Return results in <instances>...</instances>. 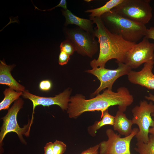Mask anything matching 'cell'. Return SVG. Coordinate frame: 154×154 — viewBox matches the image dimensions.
<instances>
[{"mask_svg": "<svg viewBox=\"0 0 154 154\" xmlns=\"http://www.w3.org/2000/svg\"><path fill=\"white\" fill-rule=\"evenodd\" d=\"M133 100L132 95L125 87L119 88L117 92L107 89L90 99H86L80 94L71 97L67 112L70 118H76L85 112L95 111H100L101 116L104 111L114 106H118V110L124 112Z\"/></svg>", "mask_w": 154, "mask_h": 154, "instance_id": "1", "label": "cell"}, {"mask_svg": "<svg viewBox=\"0 0 154 154\" xmlns=\"http://www.w3.org/2000/svg\"><path fill=\"white\" fill-rule=\"evenodd\" d=\"M89 18L96 25L94 35L100 45L97 59H94L90 63L92 68L105 67L106 62L112 59L116 60L117 63H124L127 53L136 43L127 41L121 36L111 32L105 27L101 17Z\"/></svg>", "mask_w": 154, "mask_h": 154, "instance_id": "2", "label": "cell"}, {"mask_svg": "<svg viewBox=\"0 0 154 154\" xmlns=\"http://www.w3.org/2000/svg\"><path fill=\"white\" fill-rule=\"evenodd\" d=\"M101 18L110 31L129 42L137 43L145 35L147 28L145 25L125 18L112 10L103 14Z\"/></svg>", "mask_w": 154, "mask_h": 154, "instance_id": "3", "label": "cell"}, {"mask_svg": "<svg viewBox=\"0 0 154 154\" xmlns=\"http://www.w3.org/2000/svg\"><path fill=\"white\" fill-rule=\"evenodd\" d=\"M23 104L24 101L22 99L19 98L15 101L11 107L8 110L6 115L1 118L3 123L0 132V154H2L4 152L2 147L3 140L7 134L9 132L15 133L22 143L25 145L27 144L23 135L27 137L29 136L33 121L29 119L27 123L22 128L18 125L17 120V115L19 111L23 108Z\"/></svg>", "mask_w": 154, "mask_h": 154, "instance_id": "4", "label": "cell"}, {"mask_svg": "<svg viewBox=\"0 0 154 154\" xmlns=\"http://www.w3.org/2000/svg\"><path fill=\"white\" fill-rule=\"evenodd\" d=\"M149 0H123L112 10L121 16L145 25L152 17Z\"/></svg>", "mask_w": 154, "mask_h": 154, "instance_id": "5", "label": "cell"}, {"mask_svg": "<svg viewBox=\"0 0 154 154\" xmlns=\"http://www.w3.org/2000/svg\"><path fill=\"white\" fill-rule=\"evenodd\" d=\"M64 31L66 39L73 43L78 54L92 58L98 51L99 43L94 34L78 27H65Z\"/></svg>", "mask_w": 154, "mask_h": 154, "instance_id": "6", "label": "cell"}, {"mask_svg": "<svg viewBox=\"0 0 154 154\" xmlns=\"http://www.w3.org/2000/svg\"><path fill=\"white\" fill-rule=\"evenodd\" d=\"M133 124L138 127L139 131L135 137L137 141L146 143L149 139V130L150 127L154 126V120L151 114L154 113V104L146 100L141 101L139 105L135 106L132 110Z\"/></svg>", "mask_w": 154, "mask_h": 154, "instance_id": "7", "label": "cell"}, {"mask_svg": "<svg viewBox=\"0 0 154 154\" xmlns=\"http://www.w3.org/2000/svg\"><path fill=\"white\" fill-rule=\"evenodd\" d=\"M138 131V128H133L129 135L121 137L120 134L115 133L112 129H107L106 133L108 139L99 143L100 154H131L130 143Z\"/></svg>", "mask_w": 154, "mask_h": 154, "instance_id": "8", "label": "cell"}, {"mask_svg": "<svg viewBox=\"0 0 154 154\" xmlns=\"http://www.w3.org/2000/svg\"><path fill=\"white\" fill-rule=\"evenodd\" d=\"M117 63L118 67L116 69H110L105 67H98L85 71L95 76L100 82L99 87L91 94L92 97L97 96L106 88L112 90L113 84L118 78L122 76L127 75L131 70L132 69L125 63Z\"/></svg>", "mask_w": 154, "mask_h": 154, "instance_id": "9", "label": "cell"}, {"mask_svg": "<svg viewBox=\"0 0 154 154\" xmlns=\"http://www.w3.org/2000/svg\"><path fill=\"white\" fill-rule=\"evenodd\" d=\"M154 43L144 37L127 52L124 63L131 69L136 68L143 63L154 60Z\"/></svg>", "mask_w": 154, "mask_h": 154, "instance_id": "10", "label": "cell"}, {"mask_svg": "<svg viewBox=\"0 0 154 154\" xmlns=\"http://www.w3.org/2000/svg\"><path fill=\"white\" fill-rule=\"evenodd\" d=\"M72 89L68 88L63 92L55 95L54 97H45L37 96L30 93L28 91L25 90L22 96L24 98L31 100L33 104V109L31 119L33 120L34 110L37 106L42 105L44 107H49L52 105H57L63 110H67L68 107Z\"/></svg>", "mask_w": 154, "mask_h": 154, "instance_id": "11", "label": "cell"}, {"mask_svg": "<svg viewBox=\"0 0 154 154\" xmlns=\"http://www.w3.org/2000/svg\"><path fill=\"white\" fill-rule=\"evenodd\" d=\"M154 60L144 63L142 69L139 71L131 70L127 74L128 80L131 83L154 90V74L152 72Z\"/></svg>", "mask_w": 154, "mask_h": 154, "instance_id": "12", "label": "cell"}, {"mask_svg": "<svg viewBox=\"0 0 154 154\" xmlns=\"http://www.w3.org/2000/svg\"><path fill=\"white\" fill-rule=\"evenodd\" d=\"M14 65H7L4 60H0V84L6 85L14 90L24 92L25 88L16 81L12 76L11 71Z\"/></svg>", "mask_w": 154, "mask_h": 154, "instance_id": "13", "label": "cell"}, {"mask_svg": "<svg viewBox=\"0 0 154 154\" xmlns=\"http://www.w3.org/2000/svg\"><path fill=\"white\" fill-rule=\"evenodd\" d=\"M61 11L62 14L64 16L65 19V21L64 24L65 27L69 25H74L84 31L94 35V23L90 19H85L77 17L68 9H62Z\"/></svg>", "mask_w": 154, "mask_h": 154, "instance_id": "14", "label": "cell"}, {"mask_svg": "<svg viewBox=\"0 0 154 154\" xmlns=\"http://www.w3.org/2000/svg\"><path fill=\"white\" fill-rule=\"evenodd\" d=\"M115 117V122L113 125L114 130L125 137L130 134L132 131V127L133 124L132 120L128 119L123 112L119 110Z\"/></svg>", "mask_w": 154, "mask_h": 154, "instance_id": "15", "label": "cell"}, {"mask_svg": "<svg viewBox=\"0 0 154 154\" xmlns=\"http://www.w3.org/2000/svg\"><path fill=\"white\" fill-rule=\"evenodd\" d=\"M115 119V116L110 115L107 110L104 111L100 121H95L93 125L88 127V132L91 136L94 137L96 136L97 130L103 126L107 125L113 126Z\"/></svg>", "mask_w": 154, "mask_h": 154, "instance_id": "16", "label": "cell"}, {"mask_svg": "<svg viewBox=\"0 0 154 154\" xmlns=\"http://www.w3.org/2000/svg\"><path fill=\"white\" fill-rule=\"evenodd\" d=\"M123 0H110L104 5L96 8L88 9L86 13H90V17H100L104 14L110 11L113 9L120 4Z\"/></svg>", "mask_w": 154, "mask_h": 154, "instance_id": "17", "label": "cell"}, {"mask_svg": "<svg viewBox=\"0 0 154 154\" xmlns=\"http://www.w3.org/2000/svg\"><path fill=\"white\" fill-rule=\"evenodd\" d=\"M23 93L15 91L10 88H6L3 92L4 98L0 103V110L8 109L12 102L19 99Z\"/></svg>", "mask_w": 154, "mask_h": 154, "instance_id": "18", "label": "cell"}, {"mask_svg": "<svg viewBox=\"0 0 154 154\" xmlns=\"http://www.w3.org/2000/svg\"><path fill=\"white\" fill-rule=\"evenodd\" d=\"M149 139L146 143L137 141L135 150L139 154H154V135L150 134Z\"/></svg>", "mask_w": 154, "mask_h": 154, "instance_id": "19", "label": "cell"}, {"mask_svg": "<svg viewBox=\"0 0 154 154\" xmlns=\"http://www.w3.org/2000/svg\"><path fill=\"white\" fill-rule=\"evenodd\" d=\"M60 50L63 51L70 56L72 55L76 51L75 46L70 40L66 39L60 44Z\"/></svg>", "mask_w": 154, "mask_h": 154, "instance_id": "20", "label": "cell"}, {"mask_svg": "<svg viewBox=\"0 0 154 154\" xmlns=\"http://www.w3.org/2000/svg\"><path fill=\"white\" fill-rule=\"evenodd\" d=\"M66 145L63 142L56 140L53 144V149L54 154H63L65 151Z\"/></svg>", "mask_w": 154, "mask_h": 154, "instance_id": "21", "label": "cell"}, {"mask_svg": "<svg viewBox=\"0 0 154 154\" xmlns=\"http://www.w3.org/2000/svg\"><path fill=\"white\" fill-rule=\"evenodd\" d=\"M70 56L64 52L60 50L58 58L59 64L62 66L66 64L70 59Z\"/></svg>", "mask_w": 154, "mask_h": 154, "instance_id": "22", "label": "cell"}, {"mask_svg": "<svg viewBox=\"0 0 154 154\" xmlns=\"http://www.w3.org/2000/svg\"><path fill=\"white\" fill-rule=\"evenodd\" d=\"M52 86L51 82L49 80L42 81L39 84L40 89L43 91H47L50 90Z\"/></svg>", "mask_w": 154, "mask_h": 154, "instance_id": "23", "label": "cell"}, {"mask_svg": "<svg viewBox=\"0 0 154 154\" xmlns=\"http://www.w3.org/2000/svg\"><path fill=\"white\" fill-rule=\"evenodd\" d=\"M99 148V144L83 151L80 154H98Z\"/></svg>", "mask_w": 154, "mask_h": 154, "instance_id": "24", "label": "cell"}, {"mask_svg": "<svg viewBox=\"0 0 154 154\" xmlns=\"http://www.w3.org/2000/svg\"><path fill=\"white\" fill-rule=\"evenodd\" d=\"M53 143L51 142L46 143L44 147V154H54L53 149Z\"/></svg>", "mask_w": 154, "mask_h": 154, "instance_id": "25", "label": "cell"}, {"mask_svg": "<svg viewBox=\"0 0 154 154\" xmlns=\"http://www.w3.org/2000/svg\"><path fill=\"white\" fill-rule=\"evenodd\" d=\"M58 7H61L63 8V9L64 10H66L68 9L67 7V2L66 0H60L59 3L55 6V7L48 10H41L38 9L37 7H35V9H37L40 10H41L42 11H50L54 9L55 8Z\"/></svg>", "mask_w": 154, "mask_h": 154, "instance_id": "26", "label": "cell"}, {"mask_svg": "<svg viewBox=\"0 0 154 154\" xmlns=\"http://www.w3.org/2000/svg\"><path fill=\"white\" fill-rule=\"evenodd\" d=\"M145 37L147 39H151L154 40V27H150L147 29Z\"/></svg>", "mask_w": 154, "mask_h": 154, "instance_id": "27", "label": "cell"}, {"mask_svg": "<svg viewBox=\"0 0 154 154\" xmlns=\"http://www.w3.org/2000/svg\"><path fill=\"white\" fill-rule=\"evenodd\" d=\"M145 98L149 100H151L154 102V95L149 93L148 96H145Z\"/></svg>", "mask_w": 154, "mask_h": 154, "instance_id": "28", "label": "cell"}, {"mask_svg": "<svg viewBox=\"0 0 154 154\" xmlns=\"http://www.w3.org/2000/svg\"><path fill=\"white\" fill-rule=\"evenodd\" d=\"M151 116L153 117V119H154V113L151 114ZM149 133L151 135H154V126L149 128Z\"/></svg>", "mask_w": 154, "mask_h": 154, "instance_id": "29", "label": "cell"}, {"mask_svg": "<svg viewBox=\"0 0 154 154\" xmlns=\"http://www.w3.org/2000/svg\"><path fill=\"white\" fill-rule=\"evenodd\" d=\"M92 1V0H84V1H85L87 2H90V1Z\"/></svg>", "mask_w": 154, "mask_h": 154, "instance_id": "30", "label": "cell"}]
</instances>
